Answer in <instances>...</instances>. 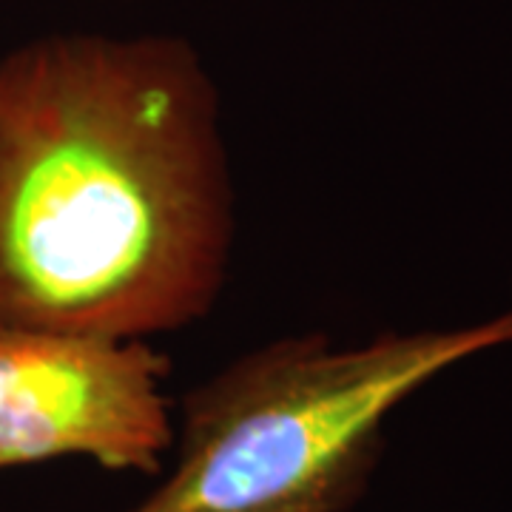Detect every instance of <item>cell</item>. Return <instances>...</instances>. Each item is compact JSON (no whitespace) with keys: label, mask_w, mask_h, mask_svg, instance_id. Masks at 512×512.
Wrapping results in <instances>:
<instances>
[{"label":"cell","mask_w":512,"mask_h":512,"mask_svg":"<svg viewBox=\"0 0 512 512\" xmlns=\"http://www.w3.org/2000/svg\"><path fill=\"white\" fill-rule=\"evenodd\" d=\"M234 234L220 89L188 37L52 32L0 55V328H188Z\"/></svg>","instance_id":"obj_1"},{"label":"cell","mask_w":512,"mask_h":512,"mask_svg":"<svg viewBox=\"0 0 512 512\" xmlns=\"http://www.w3.org/2000/svg\"><path fill=\"white\" fill-rule=\"evenodd\" d=\"M510 342L512 308L356 348L299 333L248 350L185 393L174 467L126 512L353 510L379 467L387 416L447 367Z\"/></svg>","instance_id":"obj_2"},{"label":"cell","mask_w":512,"mask_h":512,"mask_svg":"<svg viewBox=\"0 0 512 512\" xmlns=\"http://www.w3.org/2000/svg\"><path fill=\"white\" fill-rule=\"evenodd\" d=\"M168 373L148 339L0 328V470L89 458L157 476L177 433Z\"/></svg>","instance_id":"obj_3"}]
</instances>
